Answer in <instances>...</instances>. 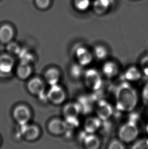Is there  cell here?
<instances>
[{
	"label": "cell",
	"instance_id": "obj_1",
	"mask_svg": "<svg viewBox=\"0 0 148 149\" xmlns=\"http://www.w3.org/2000/svg\"><path fill=\"white\" fill-rule=\"evenodd\" d=\"M117 109L123 112H130L136 107L138 98L133 88L125 82L118 86L116 92Z\"/></svg>",
	"mask_w": 148,
	"mask_h": 149
},
{
	"label": "cell",
	"instance_id": "obj_2",
	"mask_svg": "<svg viewBox=\"0 0 148 149\" xmlns=\"http://www.w3.org/2000/svg\"><path fill=\"white\" fill-rule=\"evenodd\" d=\"M138 118L137 115L132 114L128 122L121 127L118 132L120 141L125 143H129L136 139L139 133L136 124Z\"/></svg>",
	"mask_w": 148,
	"mask_h": 149
},
{
	"label": "cell",
	"instance_id": "obj_3",
	"mask_svg": "<svg viewBox=\"0 0 148 149\" xmlns=\"http://www.w3.org/2000/svg\"><path fill=\"white\" fill-rule=\"evenodd\" d=\"M84 81L87 87L92 91H98L102 86L100 74L94 69H89L85 71Z\"/></svg>",
	"mask_w": 148,
	"mask_h": 149
},
{
	"label": "cell",
	"instance_id": "obj_4",
	"mask_svg": "<svg viewBox=\"0 0 148 149\" xmlns=\"http://www.w3.org/2000/svg\"><path fill=\"white\" fill-rule=\"evenodd\" d=\"M81 113V109L78 103H69L64 107V114L66 118V121L70 125L77 127L79 125V122L78 116Z\"/></svg>",
	"mask_w": 148,
	"mask_h": 149
},
{
	"label": "cell",
	"instance_id": "obj_5",
	"mask_svg": "<svg viewBox=\"0 0 148 149\" xmlns=\"http://www.w3.org/2000/svg\"><path fill=\"white\" fill-rule=\"evenodd\" d=\"M95 109L97 117L102 121L108 120L113 113L111 105L104 100H98L95 105Z\"/></svg>",
	"mask_w": 148,
	"mask_h": 149
},
{
	"label": "cell",
	"instance_id": "obj_6",
	"mask_svg": "<svg viewBox=\"0 0 148 149\" xmlns=\"http://www.w3.org/2000/svg\"><path fill=\"white\" fill-rule=\"evenodd\" d=\"M47 98L54 104H59L64 101L66 94L62 88L56 84L51 86L48 92Z\"/></svg>",
	"mask_w": 148,
	"mask_h": 149
},
{
	"label": "cell",
	"instance_id": "obj_7",
	"mask_svg": "<svg viewBox=\"0 0 148 149\" xmlns=\"http://www.w3.org/2000/svg\"><path fill=\"white\" fill-rule=\"evenodd\" d=\"M14 119L21 125H26L30 118V112L27 107L20 105L16 107L13 113Z\"/></svg>",
	"mask_w": 148,
	"mask_h": 149
},
{
	"label": "cell",
	"instance_id": "obj_8",
	"mask_svg": "<svg viewBox=\"0 0 148 149\" xmlns=\"http://www.w3.org/2000/svg\"><path fill=\"white\" fill-rule=\"evenodd\" d=\"M96 98L92 95H84L79 98L78 103L81 109V113L88 114L95 109Z\"/></svg>",
	"mask_w": 148,
	"mask_h": 149
},
{
	"label": "cell",
	"instance_id": "obj_9",
	"mask_svg": "<svg viewBox=\"0 0 148 149\" xmlns=\"http://www.w3.org/2000/svg\"><path fill=\"white\" fill-rule=\"evenodd\" d=\"M28 87L30 93L38 95L42 99L46 98V95L44 93V84L40 79L38 78L32 79L28 82Z\"/></svg>",
	"mask_w": 148,
	"mask_h": 149
},
{
	"label": "cell",
	"instance_id": "obj_10",
	"mask_svg": "<svg viewBox=\"0 0 148 149\" xmlns=\"http://www.w3.org/2000/svg\"><path fill=\"white\" fill-rule=\"evenodd\" d=\"M76 58L79 64L85 66L90 64L92 61V54L89 50L84 47H80L76 50Z\"/></svg>",
	"mask_w": 148,
	"mask_h": 149
},
{
	"label": "cell",
	"instance_id": "obj_11",
	"mask_svg": "<svg viewBox=\"0 0 148 149\" xmlns=\"http://www.w3.org/2000/svg\"><path fill=\"white\" fill-rule=\"evenodd\" d=\"M81 139L86 149H97L100 146V139L93 134L86 133L85 131L81 135Z\"/></svg>",
	"mask_w": 148,
	"mask_h": 149
},
{
	"label": "cell",
	"instance_id": "obj_12",
	"mask_svg": "<svg viewBox=\"0 0 148 149\" xmlns=\"http://www.w3.org/2000/svg\"><path fill=\"white\" fill-rule=\"evenodd\" d=\"M102 126V121L98 117H89L84 123V129L86 133L94 134Z\"/></svg>",
	"mask_w": 148,
	"mask_h": 149
},
{
	"label": "cell",
	"instance_id": "obj_13",
	"mask_svg": "<svg viewBox=\"0 0 148 149\" xmlns=\"http://www.w3.org/2000/svg\"><path fill=\"white\" fill-rule=\"evenodd\" d=\"M22 132L23 136L25 139L29 141H33L38 138L40 134L39 129L35 125H22Z\"/></svg>",
	"mask_w": 148,
	"mask_h": 149
},
{
	"label": "cell",
	"instance_id": "obj_14",
	"mask_svg": "<svg viewBox=\"0 0 148 149\" xmlns=\"http://www.w3.org/2000/svg\"><path fill=\"white\" fill-rule=\"evenodd\" d=\"M67 125L64 121L55 119L51 121L49 125L48 129L51 133L56 135L62 134L66 130Z\"/></svg>",
	"mask_w": 148,
	"mask_h": 149
},
{
	"label": "cell",
	"instance_id": "obj_15",
	"mask_svg": "<svg viewBox=\"0 0 148 149\" xmlns=\"http://www.w3.org/2000/svg\"><path fill=\"white\" fill-rule=\"evenodd\" d=\"M14 66V60L11 56L4 54L0 56V72L8 73L12 71Z\"/></svg>",
	"mask_w": 148,
	"mask_h": 149
},
{
	"label": "cell",
	"instance_id": "obj_16",
	"mask_svg": "<svg viewBox=\"0 0 148 149\" xmlns=\"http://www.w3.org/2000/svg\"><path fill=\"white\" fill-rule=\"evenodd\" d=\"M102 71L104 76L108 79H112L118 74L119 68L115 63L109 61L103 65Z\"/></svg>",
	"mask_w": 148,
	"mask_h": 149
},
{
	"label": "cell",
	"instance_id": "obj_17",
	"mask_svg": "<svg viewBox=\"0 0 148 149\" xmlns=\"http://www.w3.org/2000/svg\"><path fill=\"white\" fill-rule=\"evenodd\" d=\"M14 35V31L11 26L5 24L0 28V40L2 42L7 43L11 40Z\"/></svg>",
	"mask_w": 148,
	"mask_h": 149
},
{
	"label": "cell",
	"instance_id": "obj_18",
	"mask_svg": "<svg viewBox=\"0 0 148 149\" xmlns=\"http://www.w3.org/2000/svg\"><path fill=\"white\" fill-rule=\"evenodd\" d=\"M113 0H95L94 3L95 11L98 14H102L108 9L113 4Z\"/></svg>",
	"mask_w": 148,
	"mask_h": 149
},
{
	"label": "cell",
	"instance_id": "obj_19",
	"mask_svg": "<svg viewBox=\"0 0 148 149\" xmlns=\"http://www.w3.org/2000/svg\"><path fill=\"white\" fill-rule=\"evenodd\" d=\"M124 79L129 81H136L140 79L142 75L140 71L136 67H131L126 71L124 74Z\"/></svg>",
	"mask_w": 148,
	"mask_h": 149
},
{
	"label": "cell",
	"instance_id": "obj_20",
	"mask_svg": "<svg viewBox=\"0 0 148 149\" xmlns=\"http://www.w3.org/2000/svg\"><path fill=\"white\" fill-rule=\"evenodd\" d=\"M45 77L47 82L51 86L56 85L59 81L60 75L57 69L55 68L49 69L46 71Z\"/></svg>",
	"mask_w": 148,
	"mask_h": 149
},
{
	"label": "cell",
	"instance_id": "obj_21",
	"mask_svg": "<svg viewBox=\"0 0 148 149\" xmlns=\"http://www.w3.org/2000/svg\"><path fill=\"white\" fill-rule=\"evenodd\" d=\"M17 74L21 79H26L30 77L32 73V68L28 63L21 62L17 68Z\"/></svg>",
	"mask_w": 148,
	"mask_h": 149
},
{
	"label": "cell",
	"instance_id": "obj_22",
	"mask_svg": "<svg viewBox=\"0 0 148 149\" xmlns=\"http://www.w3.org/2000/svg\"><path fill=\"white\" fill-rule=\"evenodd\" d=\"M94 54L96 58L102 60L106 58L108 56V50L104 47L102 45H98L94 49Z\"/></svg>",
	"mask_w": 148,
	"mask_h": 149
},
{
	"label": "cell",
	"instance_id": "obj_23",
	"mask_svg": "<svg viewBox=\"0 0 148 149\" xmlns=\"http://www.w3.org/2000/svg\"><path fill=\"white\" fill-rule=\"evenodd\" d=\"M90 0H75V6L76 8L81 11H86L90 6Z\"/></svg>",
	"mask_w": 148,
	"mask_h": 149
},
{
	"label": "cell",
	"instance_id": "obj_24",
	"mask_svg": "<svg viewBox=\"0 0 148 149\" xmlns=\"http://www.w3.org/2000/svg\"><path fill=\"white\" fill-rule=\"evenodd\" d=\"M82 65L79 64H75L71 69V74L74 78L78 79L82 76L83 73V69Z\"/></svg>",
	"mask_w": 148,
	"mask_h": 149
},
{
	"label": "cell",
	"instance_id": "obj_25",
	"mask_svg": "<svg viewBox=\"0 0 148 149\" xmlns=\"http://www.w3.org/2000/svg\"><path fill=\"white\" fill-rule=\"evenodd\" d=\"M133 149H148V139H140L136 141L132 146Z\"/></svg>",
	"mask_w": 148,
	"mask_h": 149
},
{
	"label": "cell",
	"instance_id": "obj_26",
	"mask_svg": "<svg viewBox=\"0 0 148 149\" xmlns=\"http://www.w3.org/2000/svg\"><path fill=\"white\" fill-rule=\"evenodd\" d=\"M108 148L110 149H123L125 147L121 141L115 139L111 142Z\"/></svg>",
	"mask_w": 148,
	"mask_h": 149
},
{
	"label": "cell",
	"instance_id": "obj_27",
	"mask_svg": "<svg viewBox=\"0 0 148 149\" xmlns=\"http://www.w3.org/2000/svg\"><path fill=\"white\" fill-rule=\"evenodd\" d=\"M140 67L143 73L148 77V55L142 58L140 62Z\"/></svg>",
	"mask_w": 148,
	"mask_h": 149
},
{
	"label": "cell",
	"instance_id": "obj_28",
	"mask_svg": "<svg viewBox=\"0 0 148 149\" xmlns=\"http://www.w3.org/2000/svg\"><path fill=\"white\" fill-rule=\"evenodd\" d=\"M7 50L9 52L13 54H19L20 49L19 46L16 43L11 42L9 43L7 46Z\"/></svg>",
	"mask_w": 148,
	"mask_h": 149
},
{
	"label": "cell",
	"instance_id": "obj_29",
	"mask_svg": "<svg viewBox=\"0 0 148 149\" xmlns=\"http://www.w3.org/2000/svg\"><path fill=\"white\" fill-rule=\"evenodd\" d=\"M19 54H20L21 62L28 63L32 60L31 55L29 54L28 52L26 51L21 52V50H20V52H19Z\"/></svg>",
	"mask_w": 148,
	"mask_h": 149
},
{
	"label": "cell",
	"instance_id": "obj_30",
	"mask_svg": "<svg viewBox=\"0 0 148 149\" xmlns=\"http://www.w3.org/2000/svg\"><path fill=\"white\" fill-rule=\"evenodd\" d=\"M50 0H36V4L39 8L44 9L50 5Z\"/></svg>",
	"mask_w": 148,
	"mask_h": 149
},
{
	"label": "cell",
	"instance_id": "obj_31",
	"mask_svg": "<svg viewBox=\"0 0 148 149\" xmlns=\"http://www.w3.org/2000/svg\"><path fill=\"white\" fill-rule=\"evenodd\" d=\"M142 99L144 104L148 107V84L145 86L142 90Z\"/></svg>",
	"mask_w": 148,
	"mask_h": 149
},
{
	"label": "cell",
	"instance_id": "obj_32",
	"mask_svg": "<svg viewBox=\"0 0 148 149\" xmlns=\"http://www.w3.org/2000/svg\"><path fill=\"white\" fill-rule=\"evenodd\" d=\"M146 131L147 132V133H148V124H147V125L146 126Z\"/></svg>",
	"mask_w": 148,
	"mask_h": 149
}]
</instances>
